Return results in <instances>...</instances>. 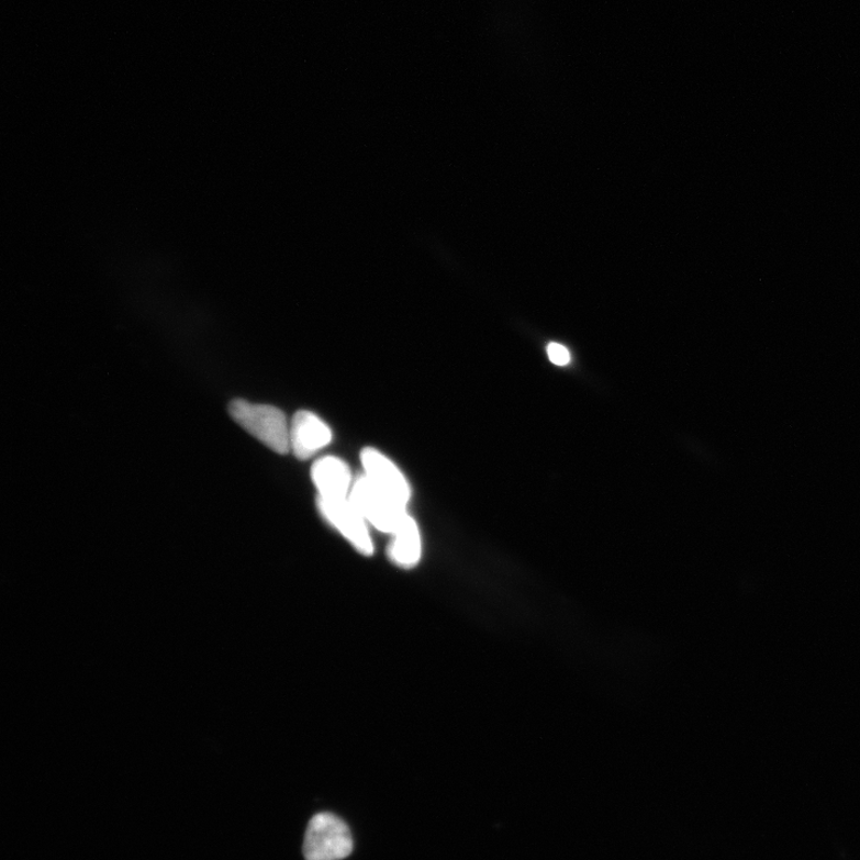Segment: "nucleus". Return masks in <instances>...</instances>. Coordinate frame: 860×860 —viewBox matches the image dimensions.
Listing matches in <instances>:
<instances>
[{"label": "nucleus", "instance_id": "9", "mask_svg": "<svg viewBox=\"0 0 860 860\" xmlns=\"http://www.w3.org/2000/svg\"><path fill=\"white\" fill-rule=\"evenodd\" d=\"M549 359L557 366H567L571 361V355L567 347L559 344H550L548 346Z\"/></svg>", "mask_w": 860, "mask_h": 860}, {"label": "nucleus", "instance_id": "2", "mask_svg": "<svg viewBox=\"0 0 860 860\" xmlns=\"http://www.w3.org/2000/svg\"><path fill=\"white\" fill-rule=\"evenodd\" d=\"M353 846L348 825L332 813H320L308 825L303 853L306 860H344Z\"/></svg>", "mask_w": 860, "mask_h": 860}, {"label": "nucleus", "instance_id": "8", "mask_svg": "<svg viewBox=\"0 0 860 860\" xmlns=\"http://www.w3.org/2000/svg\"><path fill=\"white\" fill-rule=\"evenodd\" d=\"M422 540L414 517L406 515L401 525L392 534L389 556L394 565L402 568H413L421 559Z\"/></svg>", "mask_w": 860, "mask_h": 860}, {"label": "nucleus", "instance_id": "6", "mask_svg": "<svg viewBox=\"0 0 860 860\" xmlns=\"http://www.w3.org/2000/svg\"><path fill=\"white\" fill-rule=\"evenodd\" d=\"M291 450L300 460L315 456L333 442V432L316 414L298 412L290 423Z\"/></svg>", "mask_w": 860, "mask_h": 860}, {"label": "nucleus", "instance_id": "7", "mask_svg": "<svg viewBox=\"0 0 860 860\" xmlns=\"http://www.w3.org/2000/svg\"><path fill=\"white\" fill-rule=\"evenodd\" d=\"M313 484L319 498L338 500L348 499L353 487V477L347 463L337 457L326 456L313 463L311 469Z\"/></svg>", "mask_w": 860, "mask_h": 860}, {"label": "nucleus", "instance_id": "4", "mask_svg": "<svg viewBox=\"0 0 860 860\" xmlns=\"http://www.w3.org/2000/svg\"><path fill=\"white\" fill-rule=\"evenodd\" d=\"M317 506L325 521L335 527L355 549L365 556L375 552L368 523L349 498L330 500L317 496Z\"/></svg>", "mask_w": 860, "mask_h": 860}, {"label": "nucleus", "instance_id": "1", "mask_svg": "<svg viewBox=\"0 0 860 860\" xmlns=\"http://www.w3.org/2000/svg\"><path fill=\"white\" fill-rule=\"evenodd\" d=\"M228 414L243 429L276 454L290 453V423L277 406L234 400L228 404Z\"/></svg>", "mask_w": 860, "mask_h": 860}, {"label": "nucleus", "instance_id": "3", "mask_svg": "<svg viewBox=\"0 0 860 860\" xmlns=\"http://www.w3.org/2000/svg\"><path fill=\"white\" fill-rule=\"evenodd\" d=\"M349 499L366 522L384 534L392 535L407 515L404 504L377 488L365 474L355 478Z\"/></svg>", "mask_w": 860, "mask_h": 860}, {"label": "nucleus", "instance_id": "5", "mask_svg": "<svg viewBox=\"0 0 860 860\" xmlns=\"http://www.w3.org/2000/svg\"><path fill=\"white\" fill-rule=\"evenodd\" d=\"M361 463L368 481L384 491L395 501L407 506L412 498V488L405 476L395 463L378 449H362Z\"/></svg>", "mask_w": 860, "mask_h": 860}]
</instances>
